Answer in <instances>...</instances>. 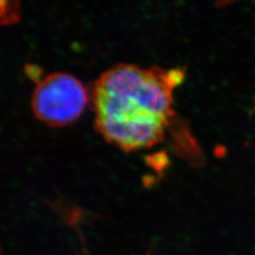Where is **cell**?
<instances>
[{
    "label": "cell",
    "instance_id": "2",
    "mask_svg": "<svg viewBox=\"0 0 255 255\" xmlns=\"http://www.w3.org/2000/svg\"><path fill=\"white\" fill-rule=\"evenodd\" d=\"M91 102L82 82L67 73H51L40 80L31 98V110L38 120L49 127L72 124Z\"/></svg>",
    "mask_w": 255,
    "mask_h": 255
},
{
    "label": "cell",
    "instance_id": "1",
    "mask_svg": "<svg viewBox=\"0 0 255 255\" xmlns=\"http://www.w3.org/2000/svg\"><path fill=\"white\" fill-rule=\"evenodd\" d=\"M180 68L119 64L96 82L91 93L95 125L107 142L126 151L161 143L174 119V92Z\"/></svg>",
    "mask_w": 255,
    "mask_h": 255
}]
</instances>
